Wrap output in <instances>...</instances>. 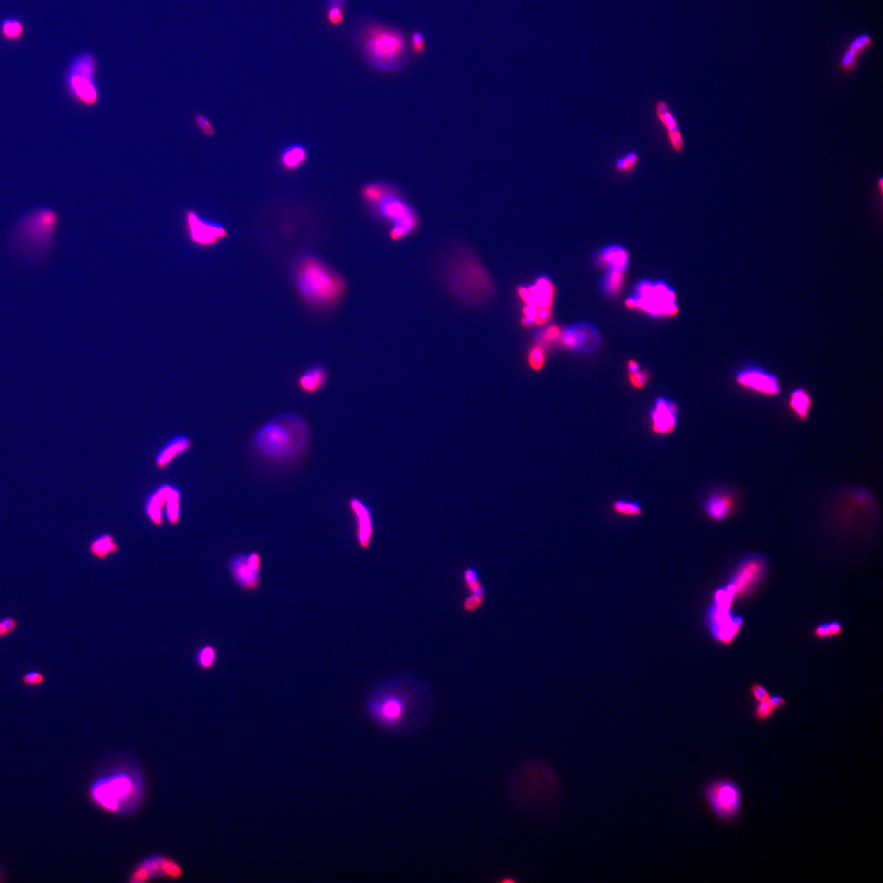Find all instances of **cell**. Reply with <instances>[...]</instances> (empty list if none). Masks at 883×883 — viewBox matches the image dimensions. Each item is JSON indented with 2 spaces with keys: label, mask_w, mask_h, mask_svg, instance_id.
Masks as SVG:
<instances>
[{
  "label": "cell",
  "mask_w": 883,
  "mask_h": 883,
  "mask_svg": "<svg viewBox=\"0 0 883 883\" xmlns=\"http://www.w3.org/2000/svg\"><path fill=\"white\" fill-rule=\"evenodd\" d=\"M364 709L381 729L410 735L431 720L433 699L426 685L409 675H400L376 685L367 695Z\"/></svg>",
  "instance_id": "1"
},
{
  "label": "cell",
  "mask_w": 883,
  "mask_h": 883,
  "mask_svg": "<svg viewBox=\"0 0 883 883\" xmlns=\"http://www.w3.org/2000/svg\"><path fill=\"white\" fill-rule=\"evenodd\" d=\"M146 783L137 760L125 754L108 756L89 784V799L95 807L115 816H129L143 806Z\"/></svg>",
  "instance_id": "2"
},
{
  "label": "cell",
  "mask_w": 883,
  "mask_h": 883,
  "mask_svg": "<svg viewBox=\"0 0 883 883\" xmlns=\"http://www.w3.org/2000/svg\"><path fill=\"white\" fill-rule=\"evenodd\" d=\"M310 440L305 418L294 412H280L260 426L251 437L258 455L272 463H287L300 457Z\"/></svg>",
  "instance_id": "3"
},
{
  "label": "cell",
  "mask_w": 883,
  "mask_h": 883,
  "mask_svg": "<svg viewBox=\"0 0 883 883\" xmlns=\"http://www.w3.org/2000/svg\"><path fill=\"white\" fill-rule=\"evenodd\" d=\"M59 226L57 212L44 207L29 212L14 226L8 249L15 260L27 267H37L52 253Z\"/></svg>",
  "instance_id": "4"
},
{
  "label": "cell",
  "mask_w": 883,
  "mask_h": 883,
  "mask_svg": "<svg viewBox=\"0 0 883 883\" xmlns=\"http://www.w3.org/2000/svg\"><path fill=\"white\" fill-rule=\"evenodd\" d=\"M363 57L371 68L393 72L405 67L408 59L405 35L400 30L385 25L368 23L358 34Z\"/></svg>",
  "instance_id": "5"
},
{
  "label": "cell",
  "mask_w": 883,
  "mask_h": 883,
  "mask_svg": "<svg viewBox=\"0 0 883 883\" xmlns=\"http://www.w3.org/2000/svg\"><path fill=\"white\" fill-rule=\"evenodd\" d=\"M363 193L381 218L391 224L392 239L400 240L417 229V212L400 191L390 185L375 184L367 186Z\"/></svg>",
  "instance_id": "6"
},
{
  "label": "cell",
  "mask_w": 883,
  "mask_h": 883,
  "mask_svg": "<svg viewBox=\"0 0 883 883\" xmlns=\"http://www.w3.org/2000/svg\"><path fill=\"white\" fill-rule=\"evenodd\" d=\"M452 255L447 274L449 286L470 304L485 302L493 293V282L485 269L470 251L458 248Z\"/></svg>",
  "instance_id": "7"
},
{
  "label": "cell",
  "mask_w": 883,
  "mask_h": 883,
  "mask_svg": "<svg viewBox=\"0 0 883 883\" xmlns=\"http://www.w3.org/2000/svg\"><path fill=\"white\" fill-rule=\"evenodd\" d=\"M295 279L302 297L315 305L332 304L339 299L344 288L340 277L312 256H305L299 261Z\"/></svg>",
  "instance_id": "8"
},
{
  "label": "cell",
  "mask_w": 883,
  "mask_h": 883,
  "mask_svg": "<svg viewBox=\"0 0 883 883\" xmlns=\"http://www.w3.org/2000/svg\"><path fill=\"white\" fill-rule=\"evenodd\" d=\"M98 72V59L92 53H79L70 62L65 73V88L79 104L94 107L99 103Z\"/></svg>",
  "instance_id": "9"
},
{
  "label": "cell",
  "mask_w": 883,
  "mask_h": 883,
  "mask_svg": "<svg viewBox=\"0 0 883 883\" xmlns=\"http://www.w3.org/2000/svg\"><path fill=\"white\" fill-rule=\"evenodd\" d=\"M704 799L711 813L723 823L738 818L743 806L740 787L728 778L716 779L706 784Z\"/></svg>",
  "instance_id": "10"
},
{
  "label": "cell",
  "mask_w": 883,
  "mask_h": 883,
  "mask_svg": "<svg viewBox=\"0 0 883 883\" xmlns=\"http://www.w3.org/2000/svg\"><path fill=\"white\" fill-rule=\"evenodd\" d=\"M184 877V868L174 858L163 853H151L139 860L128 875L129 883H148L156 880L177 881Z\"/></svg>",
  "instance_id": "11"
},
{
  "label": "cell",
  "mask_w": 883,
  "mask_h": 883,
  "mask_svg": "<svg viewBox=\"0 0 883 883\" xmlns=\"http://www.w3.org/2000/svg\"><path fill=\"white\" fill-rule=\"evenodd\" d=\"M227 568L236 586L242 592L253 593L260 588L263 560L260 553L234 554L229 559Z\"/></svg>",
  "instance_id": "12"
},
{
  "label": "cell",
  "mask_w": 883,
  "mask_h": 883,
  "mask_svg": "<svg viewBox=\"0 0 883 883\" xmlns=\"http://www.w3.org/2000/svg\"><path fill=\"white\" fill-rule=\"evenodd\" d=\"M633 307L647 312L652 315H674L678 312L675 304L674 292L663 282H643L638 288V296L630 298Z\"/></svg>",
  "instance_id": "13"
},
{
  "label": "cell",
  "mask_w": 883,
  "mask_h": 883,
  "mask_svg": "<svg viewBox=\"0 0 883 883\" xmlns=\"http://www.w3.org/2000/svg\"><path fill=\"white\" fill-rule=\"evenodd\" d=\"M734 380L737 386L746 391L769 398L781 395L779 377L756 363H746L736 371Z\"/></svg>",
  "instance_id": "14"
},
{
  "label": "cell",
  "mask_w": 883,
  "mask_h": 883,
  "mask_svg": "<svg viewBox=\"0 0 883 883\" xmlns=\"http://www.w3.org/2000/svg\"><path fill=\"white\" fill-rule=\"evenodd\" d=\"M184 228L191 243L199 248H210L228 236L223 224L208 220L193 210L185 211Z\"/></svg>",
  "instance_id": "15"
},
{
  "label": "cell",
  "mask_w": 883,
  "mask_h": 883,
  "mask_svg": "<svg viewBox=\"0 0 883 883\" xmlns=\"http://www.w3.org/2000/svg\"><path fill=\"white\" fill-rule=\"evenodd\" d=\"M349 507L355 518V538L357 547L362 551L369 549L374 539L375 523L373 512L369 504L362 498L352 497L349 501Z\"/></svg>",
  "instance_id": "16"
},
{
  "label": "cell",
  "mask_w": 883,
  "mask_h": 883,
  "mask_svg": "<svg viewBox=\"0 0 883 883\" xmlns=\"http://www.w3.org/2000/svg\"><path fill=\"white\" fill-rule=\"evenodd\" d=\"M651 430L658 436L672 433L678 423V406L667 398H659L650 411Z\"/></svg>",
  "instance_id": "17"
},
{
  "label": "cell",
  "mask_w": 883,
  "mask_h": 883,
  "mask_svg": "<svg viewBox=\"0 0 883 883\" xmlns=\"http://www.w3.org/2000/svg\"><path fill=\"white\" fill-rule=\"evenodd\" d=\"M656 119L663 125L667 134V139L671 149L675 153H682L685 148V141L677 118L669 105L663 99H659L654 105Z\"/></svg>",
  "instance_id": "18"
},
{
  "label": "cell",
  "mask_w": 883,
  "mask_h": 883,
  "mask_svg": "<svg viewBox=\"0 0 883 883\" xmlns=\"http://www.w3.org/2000/svg\"><path fill=\"white\" fill-rule=\"evenodd\" d=\"M765 569V561L759 557H751L741 564L738 571L735 575L734 582L731 583L735 588V595L743 597L763 576Z\"/></svg>",
  "instance_id": "19"
},
{
  "label": "cell",
  "mask_w": 883,
  "mask_h": 883,
  "mask_svg": "<svg viewBox=\"0 0 883 883\" xmlns=\"http://www.w3.org/2000/svg\"><path fill=\"white\" fill-rule=\"evenodd\" d=\"M193 446L191 438L185 435H178L165 444L156 454L155 466L159 471H164L170 466L176 458L188 452Z\"/></svg>",
  "instance_id": "20"
},
{
  "label": "cell",
  "mask_w": 883,
  "mask_h": 883,
  "mask_svg": "<svg viewBox=\"0 0 883 883\" xmlns=\"http://www.w3.org/2000/svg\"><path fill=\"white\" fill-rule=\"evenodd\" d=\"M734 507V498L726 491H718L711 494L703 504L706 516L716 522L723 521L728 519L732 513Z\"/></svg>",
  "instance_id": "21"
},
{
  "label": "cell",
  "mask_w": 883,
  "mask_h": 883,
  "mask_svg": "<svg viewBox=\"0 0 883 883\" xmlns=\"http://www.w3.org/2000/svg\"><path fill=\"white\" fill-rule=\"evenodd\" d=\"M563 344L572 349L588 350L597 343V333L589 326H577L562 333Z\"/></svg>",
  "instance_id": "22"
},
{
  "label": "cell",
  "mask_w": 883,
  "mask_h": 883,
  "mask_svg": "<svg viewBox=\"0 0 883 883\" xmlns=\"http://www.w3.org/2000/svg\"><path fill=\"white\" fill-rule=\"evenodd\" d=\"M168 484H161L154 492L149 494L145 501V516H147L150 523L156 528L163 526Z\"/></svg>",
  "instance_id": "23"
},
{
  "label": "cell",
  "mask_w": 883,
  "mask_h": 883,
  "mask_svg": "<svg viewBox=\"0 0 883 883\" xmlns=\"http://www.w3.org/2000/svg\"><path fill=\"white\" fill-rule=\"evenodd\" d=\"M88 552L91 557L103 561L118 554L120 546L112 533H102L91 540Z\"/></svg>",
  "instance_id": "24"
},
{
  "label": "cell",
  "mask_w": 883,
  "mask_h": 883,
  "mask_svg": "<svg viewBox=\"0 0 883 883\" xmlns=\"http://www.w3.org/2000/svg\"><path fill=\"white\" fill-rule=\"evenodd\" d=\"M788 406L796 418L806 421L809 418L812 397L806 388L799 387L791 391L788 398Z\"/></svg>",
  "instance_id": "25"
},
{
  "label": "cell",
  "mask_w": 883,
  "mask_h": 883,
  "mask_svg": "<svg viewBox=\"0 0 883 883\" xmlns=\"http://www.w3.org/2000/svg\"><path fill=\"white\" fill-rule=\"evenodd\" d=\"M628 260L627 250L617 244L604 247L598 255V261L611 269L624 270L628 266Z\"/></svg>",
  "instance_id": "26"
},
{
  "label": "cell",
  "mask_w": 883,
  "mask_h": 883,
  "mask_svg": "<svg viewBox=\"0 0 883 883\" xmlns=\"http://www.w3.org/2000/svg\"><path fill=\"white\" fill-rule=\"evenodd\" d=\"M327 380V373L324 367L314 366L307 369L299 378V386L303 392L315 393L322 390Z\"/></svg>",
  "instance_id": "27"
},
{
  "label": "cell",
  "mask_w": 883,
  "mask_h": 883,
  "mask_svg": "<svg viewBox=\"0 0 883 883\" xmlns=\"http://www.w3.org/2000/svg\"><path fill=\"white\" fill-rule=\"evenodd\" d=\"M164 517L170 526H177L181 519V492L179 488L168 484Z\"/></svg>",
  "instance_id": "28"
},
{
  "label": "cell",
  "mask_w": 883,
  "mask_h": 883,
  "mask_svg": "<svg viewBox=\"0 0 883 883\" xmlns=\"http://www.w3.org/2000/svg\"><path fill=\"white\" fill-rule=\"evenodd\" d=\"M307 151L300 144H292L282 151L280 156L282 167L288 170L300 168L305 163Z\"/></svg>",
  "instance_id": "29"
},
{
  "label": "cell",
  "mask_w": 883,
  "mask_h": 883,
  "mask_svg": "<svg viewBox=\"0 0 883 883\" xmlns=\"http://www.w3.org/2000/svg\"><path fill=\"white\" fill-rule=\"evenodd\" d=\"M218 658L217 649L213 644H206L196 650L195 654L196 663L201 671L210 672L215 667Z\"/></svg>",
  "instance_id": "30"
},
{
  "label": "cell",
  "mask_w": 883,
  "mask_h": 883,
  "mask_svg": "<svg viewBox=\"0 0 883 883\" xmlns=\"http://www.w3.org/2000/svg\"><path fill=\"white\" fill-rule=\"evenodd\" d=\"M640 163V155L637 151H629L614 160V169L620 175H628L634 172Z\"/></svg>",
  "instance_id": "31"
},
{
  "label": "cell",
  "mask_w": 883,
  "mask_h": 883,
  "mask_svg": "<svg viewBox=\"0 0 883 883\" xmlns=\"http://www.w3.org/2000/svg\"><path fill=\"white\" fill-rule=\"evenodd\" d=\"M24 34V26L21 20L16 18H7L0 24V35L7 42H17Z\"/></svg>",
  "instance_id": "32"
},
{
  "label": "cell",
  "mask_w": 883,
  "mask_h": 883,
  "mask_svg": "<svg viewBox=\"0 0 883 883\" xmlns=\"http://www.w3.org/2000/svg\"><path fill=\"white\" fill-rule=\"evenodd\" d=\"M347 0H326V18L332 27H339L344 21Z\"/></svg>",
  "instance_id": "33"
},
{
  "label": "cell",
  "mask_w": 883,
  "mask_h": 883,
  "mask_svg": "<svg viewBox=\"0 0 883 883\" xmlns=\"http://www.w3.org/2000/svg\"><path fill=\"white\" fill-rule=\"evenodd\" d=\"M468 592L469 595L464 600L462 607L468 613L476 612L483 606L484 602H485L486 589L481 583L478 586L468 590Z\"/></svg>",
  "instance_id": "34"
},
{
  "label": "cell",
  "mask_w": 883,
  "mask_h": 883,
  "mask_svg": "<svg viewBox=\"0 0 883 883\" xmlns=\"http://www.w3.org/2000/svg\"><path fill=\"white\" fill-rule=\"evenodd\" d=\"M614 512L623 516L639 517L642 514V507L637 502L618 500L612 504Z\"/></svg>",
  "instance_id": "35"
},
{
  "label": "cell",
  "mask_w": 883,
  "mask_h": 883,
  "mask_svg": "<svg viewBox=\"0 0 883 883\" xmlns=\"http://www.w3.org/2000/svg\"><path fill=\"white\" fill-rule=\"evenodd\" d=\"M624 270L611 269L602 282V286L609 295L617 294L622 288Z\"/></svg>",
  "instance_id": "36"
},
{
  "label": "cell",
  "mask_w": 883,
  "mask_h": 883,
  "mask_svg": "<svg viewBox=\"0 0 883 883\" xmlns=\"http://www.w3.org/2000/svg\"><path fill=\"white\" fill-rule=\"evenodd\" d=\"M861 55L856 50L847 47L840 60L839 69L841 72L845 74L853 72Z\"/></svg>",
  "instance_id": "37"
},
{
  "label": "cell",
  "mask_w": 883,
  "mask_h": 883,
  "mask_svg": "<svg viewBox=\"0 0 883 883\" xmlns=\"http://www.w3.org/2000/svg\"><path fill=\"white\" fill-rule=\"evenodd\" d=\"M45 675L39 671L32 670L25 673L21 677V682L27 687H39L44 684Z\"/></svg>",
  "instance_id": "38"
},
{
  "label": "cell",
  "mask_w": 883,
  "mask_h": 883,
  "mask_svg": "<svg viewBox=\"0 0 883 883\" xmlns=\"http://www.w3.org/2000/svg\"><path fill=\"white\" fill-rule=\"evenodd\" d=\"M774 713L775 709L770 704L768 699L763 701V702H758L756 704L754 709V718L759 723H765V721L769 720L773 716Z\"/></svg>",
  "instance_id": "39"
},
{
  "label": "cell",
  "mask_w": 883,
  "mask_h": 883,
  "mask_svg": "<svg viewBox=\"0 0 883 883\" xmlns=\"http://www.w3.org/2000/svg\"><path fill=\"white\" fill-rule=\"evenodd\" d=\"M194 121L196 127H198L201 132L206 136V137H213L215 134L216 129L214 125L211 123L209 118L205 117L204 114H196Z\"/></svg>",
  "instance_id": "40"
},
{
  "label": "cell",
  "mask_w": 883,
  "mask_h": 883,
  "mask_svg": "<svg viewBox=\"0 0 883 883\" xmlns=\"http://www.w3.org/2000/svg\"><path fill=\"white\" fill-rule=\"evenodd\" d=\"M528 362L533 369L536 371L542 369L545 362V353L542 346L537 345L533 348L529 352Z\"/></svg>",
  "instance_id": "41"
},
{
  "label": "cell",
  "mask_w": 883,
  "mask_h": 883,
  "mask_svg": "<svg viewBox=\"0 0 883 883\" xmlns=\"http://www.w3.org/2000/svg\"><path fill=\"white\" fill-rule=\"evenodd\" d=\"M872 43V39L871 35L865 33L860 34L859 37H857L852 40V42L849 44V47L856 50L858 53L863 54L871 46Z\"/></svg>",
  "instance_id": "42"
},
{
  "label": "cell",
  "mask_w": 883,
  "mask_h": 883,
  "mask_svg": "<svg viewBox=\"0 0 883 883\" xmlns=\"http://www.w3.org/2000/svg\"><path fill=\"white\" fill-rule=\"evenodd\" d=\"M18 628V620L13 617L0 619V640L13 634Z\"/></svg>",
  "instance_id": "43"
},
{
  "label": "cell",
  "mask_w": 883,
  "mask_h": 883,
  "mask_svg": "<svg viewBox=\"0 0 883 883\" xmlns=\"http://www.w3.org/2000/svg\"><path fill=\"white\" fill-rule=\"evenodd\" d=\"M463 582L468 590L478 586L481 582L477 570L471 568H466L463 573Z\"/></svg>",
  "instance_id": "44"
},
{
  "label": "cell",
  "mask_w": 883,
  "mask_h": 883,
  "mask_svg": "<svg viewBox=\"0 0 883 883\" xmlns=\"http://www.w3.org/2000/svg\"><path fill=\"white\" fill-rule=\"evenodd\" d=\"M412 48L413 51L417 54L425 53L426 44L425 37L420 32H415L412 34L411 37Z\"/></svg>",
  "instance_id": "45"
},
{
  "label": "cell",
  "mask_w": 883,
  "mask_h": 883,
  "mask_svg": "<svg viewBox=\"0 0 883 883\" xmlns=\"http://www.w3.org/2000/svg\"><path fill=\"white\" fill-rule=\"evenodd\" d=\"M751 695H753L754 699L758 703L768 700L770 697L769 691L761 684H754L751 685Z\"/></svg>",
  "instance_id": "46"
},
{
  "label": "cell",
  "mask_w": 883,
  "mask_h": 883,
  "mask_svg": "<svg viewBox=\"0 0 883 883\" xmlns=\"http://www.w3.org/2000/svg\"><path fill=\"white\" fill-rule=\"evenodd\" d=\"M630 382L633 386L637 388H642L647 385L648 380L647 373L644 371L630 372L629 376Z\"/></svg>",
  "instance_id": "47"
},
{
  "label": "cell",
  "mask_w": 883,
  "mask_h": 883,
  "mask_svg": "<svg viewBox=\"0 0 883 883\" xmlns=\"http://www.w3.org/2000/svg\"><path fill=\"white\" fill-rule=\"evenodd\" d=\"M562 331L557 326H551L544 330L542 335V340L546 343H552L556 341L560 336H562Z\"/></svg>",
  "instance_id": "48"
},
{
  "label": "cell",
  "mask_w": 883,
  "mask_h": 883,
  "mask_svg": "<svg viewBox=\"0 0 883 883\" xmlns=\"http://www.w3.org/2000/svg\"><path fill=\"white\" fill-rule=\"evenodd\" d=\"M552 316L551 309H541V307H538L537 315L534 319V324H537L538 326L545 325L547 324L550 320H551Z\"/></svg>",
  "instance_id": "49"
},
{
  "label": "cell",
  "mask_w": 883,
  "mask_h": 883,
  "mask_svg": "<svg viewBox=\"0 0 883 883\" xmlns=\"http://www.w3.org/2000/svg\"><path fill=\"white\" fill-rule=\"evenodd\" d=\"M814 635L816 639L826 640L832 637L829 623H824L816 627L814 630Z\"/></svg>",
  "instance_id": "50"
},
{
  "label": "cell",
  "mask_w": 883,
  "mask_h": 883,
  "mask_svg": "<svg viewBox=\"0 0 883 883\" xmlns=\"http://www.w3.org/2000/svg\"><path fill=\"white\" fill-rule=\"evenodd\" d=\"M769 702L773 706L775 711L784 709L787 705L786 699L780 695L770 696Z\"/></svg>",
  "instance_id": "51"
},
{
  "label": "cell",
  "mask_w": 883,
  "mask_h": 883,
  "mask_svg": "<svg viewBox=\"0 0 883 883\" xmlns=\"http://www.w3.org/2000/svg\"><path fill=\"white\" fill-rule=\"evenodd\" d=\"M829 627L832 637H839L842 633L841 624L837 621L829 623Z\"/></svg>",
  "instance_id": "52"
},
{
  "label": "cell",
  "mask_w": 883,
  "mask_h": 883,
  "mask_svg": "<svg viewBox=\"0 0 883 883\" xmlns=\"http://www.w3.org/2000/svg\"><path fill=\"white\" fill-rule=\"evenodd\" d=\"M628 365H629V370L630 372H635L638 371L637 363L635 362V361H630L628 363Z\"/></svg>",
  "instance_id": "53"
},
{
  "label": "cell",
  "mask_w": 883,
  "mask_h": 883,
  "mask_svg": "<svg viewBox=\"0 0 883 883\" xmlns=\"http://www.w3.org/2000/svg\"><path fill=\"white\" fill-rule=\"evenodd\" d=\"M879 189H880V191H881V193H882V190H883V188H882V179L881 178V179H879Z\"/></svg>",
  "instance_id": "54"
},
{
  "label": "cell",
  "mask_w": 883,
  "mask_h": 883,
  "mask_svg": "<svg viewBox=\"0 0 883 883\" xmlns=\"http://www.w3.org/2000/svg\"><path fill=\"white\" fill-rule=\"evenodd\" d=\"M0 881H1V868H0Z\"/></svg>",
  "instance_id": "55"
}]
</instances>
